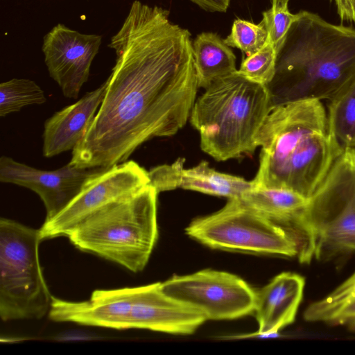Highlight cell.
Instances as JSON below:
<instances>
[{"mask_svg":"<svg viewBox=\"0 0 355 355\" xmlns=\"http://www.w3.org/2000/svg\"><path fill=\"white\" fill-rule=\"evenodd\" d=\"M101 41V35L82 33L62 24H58L44 37L42 49L49 76L66 98H78L89 78Z\"/></svg>","mask_w":355,"mask_h":355,"instance_id":"11","label":"cell"},{"mask_svg":"<svg viewBox=\"0 0 355 355\" xmlns=\"http://www.w3.org/2000/svg\"><path fill=\"white\" fill-rule=\"evenodd\" d=\"M354 76L355 28L302 10L277 53L275 75L267 87L272 105L329 100Z\"/></svg>","mask_w":355,"mask_h":355,"instance_id":"3","label":"cell"},{"mask_svg":"<svg viewBox=\"0 0 355 355\" xmlns=\"http://www.w3.org/2000/svg\"><path fill=\"white\" fill-rule=\"evenodd\" d=\"M161 283L168 297L200 311L207 320H232L254 311L255 290L240 277L204 269Z\"/></svg>","mask_w":355,"mask_h":355,"instance_id":"9","label":"cell"},{"mask_svg":"<svg viewBox=\"0 0 355 355\" xmlns=\"http://www.w3.org/2000/svg\"><path fill=\"white\" fill-rule=\"evenodd\" d=\"M150 184L148 171L133 160L101 168L87 178L69 204L40 229L41 239L66 236L106 206Z\"/></svg>","mask_w":355,"mask_h":355,"instance_id":"10","label":"cell"},{"mask_svg":"<svg viewBox=\"0 0 355 355\" xmlns=\"http://www.w3.org/2000/svg\"><path fill=\"white\" fill-rule=\"evenodd\" d=\"M305 286L304 278L294 272H284L258 291H255L254 313L258 331L235 338H275L295 320Z\"/></svg>","mask_w":355,"mask_h":355,"instance_id":"15","label":"cell"},{"mask_svg":"<svg viewBox=\"0 0 355 355\" xmlns=\"http://www.w3.org/2000/svg\"><path fill=\"white\" fill-rule=\"evenodd\" d=\"M169 11L135 0L108 46L116 55L102 103L72 150L78 168L126 162L144 142L170 137L190 117L198 78L191 33Z\"/></svg>","mask_w":355,"mask_h":355,"instance_id":"1","label":"cell"},{"mask_svg":"<svg viewBox=\"0 0 355 355\" xmlns=\"http://www.w3.org/2000/svg\"><path fill=\"white\" fill-rule=\"evenodd\" d=\"M268 40L278 53L292 24L298 19L299 12L291 13L288 6L271 8L262 12Z\"/></svg>","mask_w":355,"mask_h":355,"instance_id":"23","label":"cell"},{"mask_svg":"<svg viewBox=\"0 0 355 355\" xmlns=\"http://www.w3.org/2000/svg\"><path fill=\"white\" fill-rule=\"evenodd\" d=\"M46 101L44 92L33 80L12 78L0 84V116L19 112L30 105H41Z\"/></svg>","mask_w":355,"mask_h":355,"instance_id":"20","label":"cell"},{"mask_svg":"<svg viewBox=\"0 0 355 355\" xmlns=\"http://www.w3.org/2000/svg\"><path fill=\"white\" fill-rule=\"evenodd\" d=\"M158 192L151 184L81 222L67 237L89 252L137 272L146 266L158 238Z\"/></svg>","mask_w":355,"mask_h":355,"instance_id":"5","label":"cell"},{"mask_svg":"<svg viewBox=\"0 0 355 355\" xmlns=\"http://www.w3.org/2000/svg\"><path fill=\"white\" fill-rule=\"evenodd\" d=\"M193 55L199 87L236 71V56L217 33L202 32L193 41Z\"/></svg>","mask_w":355,"mask_h":355,"instance_id":"17","label":"cell"},{"mask_svg":"<svg viewBox=\"0 0 355 355\" xmlns=\"http://www.w3.org/2000/svg\"><path fill=\"white\" fill-rule=\"evenodd\" d=\"M277 57L276 49L267 39L261 49L243 60L236 72L252 82L268 86L275 75Z\"/></svg>","mask_w":355,"mask_h":355,"instance_id":"21","label":"cell"},{"mask_svg":"<svg viewBox=\"0 0 355 355\" xmlns=\"http://www.w3.org/2000/svg\"><path fill=\"white\" fill-rule=\"evenodd\" d=\"M106 80L77 102L55 112L44 123L42 153L52 157L73 150L82 140L103 99Z\"/></svg>","mask_w":355,"mask_h":355,"instance_id":"16","label":"cell"},{"mask_svg":"<svg viewBox=\"0 0 355 355\" xmlns=\"http://www.w3.org/2000/svg\"><path fill=\"white\" fill-rule=\"evenodd\" d=\"M191 2L209 12H225L230 7L231 0H190Z\"/></svg>","mask_w":355,"mask_h":355,"instance_id":"25","label":"cell"},{"mask_svg":"<svg viewBox=\"0 0 355 355\" xmlns=\"http://www.w3.org/2000/svg\"><path fill=\"white\" fill-rule=\"evenodd\" d=\"M184 158L179 157L171 164L153 168L148 171L150 184L158 193L181 188L228 199L240 198L254 186L252 180L214 170L207 161L192 168H184Z\"/></svg>","mask_w":355,"mask_h":355,"instance_id":"14","label":"cell"},{"mask_svg":"<svg viewBox=\"0 0 355 355\" xmlns=\"http://www.w3.org/2000/svg\"><path fill=\"white\" fill-rule=\"evenodd\" d=\"M205 89L190 114L201 149L217 161L253 154L258 132L272 106L268 87L236 71Z\"/></svg>","mask_w":355,"mask_h":355,"instance_id":"4","label":"cell"},{"mask_svg":"<svg viewBox=\"0 0 355 355\" xmlns=\"http://www.w3.org/2000/svg\"><path fill=\"white\" fill-rule=\"evenodd\" d=\"M314 258L328 262L355 254V149L345 150L310 198Z\"/></svg>","mask_w":355,"mask_h":355,"instance_id":"7","label":"cell"},{"mask_svg":"<svg viewBox=\"0 0 355 355\" xmlns=\"http://www.w3.org/2000/svg\"><path fill=\"white\" fill-rule=\"evenodd\" d=\"M290 0H271V8H277L279 7L288 6Z\"/></svg>","mask_w":355,"mask_h":355,"instance_id":"26","label":"cell"},{"mask_svg":"<svg viewBox=\"0 0 355 355\" xmlns=\"http://www.w3.org/2000/svg\"><path fill=\"white\" fill-rule=\"evenodd\" d=\"M261 146L255 187L284 189L310 198L344 152L331 136L321 101L273 105L256 137Z\"/></svg>","mask_w":355,"mask_h":355,"instance_id":"2","label":"cell"},{"mask_svg":"<svg viewBox=\"0 0 355 355\" xmlns=\"http://www.w3.org/2000/svg\"><path fill=\"white\" fill-rule=\"evenodd\" d=\"M267 39L268 33L262 20L259 24H254L236 19L224 42L230 47L239 49L248 57L261 49Z\"/></svg>","mask_w":355,"mask_h":355,"instance_id":"22","label":"cell"},{"mask_svg":"<svg viewBox=\"0 0 355 355\" xmlns=\"http://www.w3.org/2000/svg\"><path fill=\"white\" fill-rule=\"evenodd\" d=\"M40 229L0 219V316L2 320H38L52 297L39 259Z\"/></svg>","mask_w":355,"mask_h":355,"instance_id":"6","label":"cell"},{"mask_svg":"<svg viewBox=\"0 0 355 355\" xmlns=\"http://www.w3.org/2000/svg\"><path fill=\"white\" fill-rule=\"evenodd\" d=\"M334 1L341 21L355 22V0H330Z\"/></svg>","mask_w":355,"mask_h":355,"instance_id":"24","label":"cell"},{"mask_svg":"<svg viewBox=\"0 0 355 355\" xmlns=\"http://www.w3.org/2000/svg\"><path fill=\"white\" fill-rule=\"evenodd\" d=\"M191 239L214 249L298 256L299 247L283 227L245 205L228 199L220 210L193 220L186 227Z\"/></svg>","mask_w":355,"mask_h":355,"instance_id":"8","label":"cell"},{"mask_svg":"<svg viewBox=\"0 0 355 355\" xmlns=\"http://www.w3.org/2000/svg\"><path fill=\"white\" fill-rule=\"evenodd\" d=\"M101 168H78L69 162L58 169L46 171L2 156L0 181L35 192L44 205L45 220H48L63 210L80 192L87 178Z\"/></svg>","mask_w":355,"mask_h":355,"instance_id":"12","label":"cell"},{"mask_svg":"<svg viewBox=\"0 0 355 355\" xmlns=\"http://www.w3.org/2000/svg\"><path fill=\"white\" fill-rule=\"evenodd\" d=\"M327 121L340 148L355 149V76L329 99Z\"/></svg>","mask_w":355,"mask_h":355,"instance_id":"19","label":"cell"},{"mask_svg":"<svg viewBox=\"0 0 355 355\" xmlns=\"http://www.w3.org/2000/svg\"><path fill=\"white\" fill-rule=\"evenodd\" d=\"M245 205L286 229L299 247L297 259L308 263L314 258V236L308 198L291 190L254 186L239 198Z\"/></svg>","mask_w":355,"mask_h":355,"instance_id":"13","label":"cell"},{"mask_svg":"<svg viewBox=\"0 0 355 355\" xmlns=\"http://www.w3.org/2000/svg\"><path fill=\"white\" fill-rule=\"evenodd\" d=\"M303 316L308 322L355 331V271L327 295L311 303Z\"/></svg>","mask_w":355,"mask_h":355,"instance_id":"18","label":"cell"}]
</instances>
